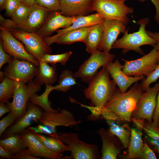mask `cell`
I'll use <instances>...</instances> for the list:
<instances>
[{
    "label": "cell",
    "mask_w": 159,
    "mask_h": 159,
    "mask_svg": "<svg viewBox=\"0 0 159 159\" xmlns=\"http://www.w3.org/2000/svg\"><path fill=\"white\" fill-rule=\"evenodd\" d=\"M144 91L141 83L138 82L124 93L116 88L111 99L102 109L116 115L122 122H129L131 121L132 115Z\"/></svg>",
    "instance_id": "1"
},
{
    "label": "cell",
    "mask_w": 159,
    "mask_h": 159,
    "mask_svg": "<svg viewBox=\"0 0 159 159\" xmlns=\"http://www.w3.org/2000/svg\"><path fill=\"white\" fill-rule=\"evenodd\" d=\"M88 84V87L83 90L84 95L100 115L102 108L114 94L116 84L110 79V73L105 66L102 67Z\"/></svg>",
    "instance_id": "2"
},
{
    "label": "cell",
    "mask_w": 159,
    "mask_h": 159,
    "mask_svg": "<svg viewBox=\"0 0 159 159\" xmlns=\"http://www.w3.org/2000/svg\"><path fill=\"white\" fill-rule=\"evenodd\" d=\"M149 22V19L144 18L140 19L138 23L140 25L139 30L132 33L126 32L121 38L117 40L113 44L112 49H122V54L128 51L133 50L138 53L144 55L143 50L140 47L149 45L153 47L156 41L148 34L145 29L146 25Z\"/></svg>",
    "instance_id": "3"
},
{
    "label": "cell",
    "mask_w": 159,
    "mask_h": 159,
    "mask_svg": "<svg viewBox=\"0 0 159 159\" xmlns=\"http://www.w3.org/2000/svg\"><path fill=\"white\" fill-rule=\"evenodd\" d=\"M126 0H93L92 10L99 14L104 19L118 20L126 25L129 21L128 14L134 12L133 8L125 4Z\"/></svg>",
    "instance_id": "4"
},
{
    "label": "cell",
    "mask_w": 159,
    "mask_h": 159,
    "mask_svg": "<svg viewBox=\"0 0 159 159\" xmlns=\"http://www.w3.org/2000/svg\"><path fill=\"white\" fill-rule=\"evenodd\" d=\"M41 88L33 80L28 83L16 81L12 101L8 102L6 105L17 120L26 113L27 103L30 98Z\"/></svg>",
    "instance_id": "5"
},
{
    "label": "cell",
    "mask_w": 159,
    "mask_h": 159,
    "mask_svg": "<svg viewBox=\"0 0 159 159\" xmlns=\"http://www.w3.org/2000/svg\"><path fill=\"white\" fill-rule=\"evenodd\" d=\"M59 138L69 147L70 156L74 159L101 158L98 146L80 140L77 134L72 132L57 133Z\"/></svg>",
    "instance_id": "6"
},
{
    "label": "cell",
    "mask_w": 159,
    "mask_h": 159,
    "mask_svg": "<svg viewBox=\"0 0 159 159\" xmlns=\"http://www.w3.org/2000/svg\"><path fill=\"white\" fill-rule=\"evenodd\" d=\"M121 59L125 62L122 71L127 76L147 77L159 63V53L153 48L148 53L138 59L132 60L123 58Z\"/></svg>",
    "instance_id": "7"
},
{
    "label": "cell",
    "mask_w": 159,
    "mask_h": 159,
    "mask_svg": "<svg viewBox=\"0 0 159 159\" xmlns=\"http://www.w3.org/2000/svg\"><path fill=\"white\" fill-rule=\"evenodd\" d=\"M89 58L74 73L75 78H81V81L89 83L97 73L101 67L105 66L112 62L115 57L114 54L105 53L98 49L93 52Z\"/></svg>",
    "instance_id": "8"
},
{
    "label": "cell",
    "mask_w": 159,
    "mask_h": 159,
    "mask_svg": "<svg viewBox=\"0 0 159 159\" xmlns=\"http://www.w3.org/2000/svg\"><path fill=\"white\" fill-rule=\"evenodd\" d=\"M159 92V82L152 87H150L144 92L132 115L131 121L144 122L146 120L152 123Z\"/></svg>",
    "instance_id": "9"
},
{
    "label": "cell",
    "mask_w": 159,
    "mask_h": 159,
    "mask_svg": "<svg viewBox=\"0 0 159 159\" xmlns=\"http://www.w3.org/2000/svg\"><path fill=\"white\" fill-rule=\"evenodd\" d=\"M11 32L15 38L25 45L28 52L39 62L43 55L52 52L51 47L45 42L44 37L37 32L21 29Z\"/></svg>",
    "instance_id": "10"
},
{
    "label": "cell",
    "mask_w": 159,
    "mask_h": 159,
    "mask_svg": "<svg viewBox=\"0 0 159 159\" xmlns=\"http://www.w3.org/2000/svg\"><path fill=\"white\" fill-rule=\"evenodd\" d=\"M39 68L28 61L13 57L3 72L5 77L8 78L16 81L28 83L33 80Z\"/></svg>",
    "instance_id": "11"
},
{
    "label": "cell",
    "mask_w": 159,
    "mask_h": 159,
    "mask_svg": "<svg viewBox=\"0 0 159 159\" xmlns=\"http://www.w3.org/2000/svg\"><path fill=\"white\" fill-rule=\"evenodd\" d=\"M0 37L5 51L13 57L28 61L39 66V62L26 50L20 41L15 38L11 31L0 26Z\"/></svg>",
    "instance_id": "12"
},
{
    "label": "cell",
    "mask_w": 159,
    "mask_h": 159,
    "mask_svg": "<svg viewBox=\"0 0 159 159\" xmlns=\"http://www.w3.org/2000/svg\"><path fill=\"white\" fill-rule=\"evenodd\" d=\"M43 110L29 100L27 103L26 113L6 130L0 137L1 139L5 138L13 135L20 134L33 122H39V120L44 112Z\"/></svg>",
    "instance_id": "13"
},
{
    "label": "cell",
    "mask_w": 159,
    "mask_h": 159,
    "mask_svg": "<svg viewBox=\"0 0 159 159\" xmlns=\"http://www.w3.org/2000/svg\"><path fill=\"white\" fill-rule=\"evenodd\" d=\"M102 24V37L97 49L109 53L120 34H124L128 29H126V25L122 21L118 20L105 19Z\"/></svg>",
    "instance_id": "14"
},
{
    "label": "cell",
    "mask_w": 159,
    "mask_h": 159,
    "mask_svg": "<svg viewBox=\"0 0 159 159\" xmlns=\"http://www.w3.org/2000/svg\"><path fill=\"white\" fill-rule=\"evenodd\" d=\"M53 133L57 132L56 127L58 126L67 127L77 125L81 123L77 120L74 115L70 111L64 109L59 112L44 111L39 120Z\"/></svg>",
    "instance_id": "15"
},
{
    "label": "cell",
    "mask_w": 159,
    "mask_h": 159,
    "mask_svg": "<svg viewBox=\"0 0 159 159\" xmlns=\"http://www.w3.org/2000/svg\"><path fill=\"white\" fill-rule=\"evenodd\" d=\"M20 134L30 153L32 156L46 159H64L62 153H55L47 148L28 128Z\"/></svg>",
    "instance_id": "16"
},
{
    "label": "cell",
    "mask_w": 159,
    "mask_h": 159,
    "mask_svg": "<svg viewBox=\"0 0 159 159\" xmlns=\"http://www.w3.org/2000/svg\"><path fill=\"white\" fill-rule=\"evenodd\" d=\"M77 16H65L59 11H50L44 24L37 32L44 38L49 37L59 29L70 26L76 20Z\"/></svg>",
    "instance_id": "17"
},
{
    "label": "cell",
    "mask_w": 159,
    "mask_h": 159,
    "mask_svg": "<svg viewBox=\"0 0 159 159\" xmlns=\"http://www.w3.org/2000/svg\"><path fill=\"white\" fill-rule=\"evenodd\" d=\"M105 66L112 80L122 93L126 92L133 84L145 78V76L138 77L127 76L122 71L123 65L117 59L113 62L109 63Z\"/></svg>",
    "instance_id": "18"
},
{
    "label": "cell",
    "mask_w": 159,
    "mask_h": 159,
    "mask_svg": "<svg viewBox=\"0 0 159 159\" xmlns=\"http://www.w3.org/2000/svg\"><path fill=\"white\" fill-rule=\"evenodd\" d=\"M104 19L98 13L89 14L85 16H77L76 20L67 28L58 29L56 34L44 37L45 42L50 46L55 43L56 40L61 35L69 31L85 26H90L95 24L102 23Z\"/></svg>",
    "instance_id": "19"
},
{
    "label": "cell",
    "mask_w": 159,
    "mask_h": 159,
    "mask_svg": "<svg viewBox=\"0 0 159 159\" xmlns=\"http://www.w3.org/2000/svg\"><path fill=\"white\" fill-rule=\"evenodd\" d=\"M59 11L69 16H85L93 11V0H59Z\"/></svg>",
    "instance_id": "20"
},
{
    "label": "cell",
    "mask_w": 159,
    "mask_h": 159,
    "mask_svg": "<svg viewBox=\"0 0 159 159\" xmlns=\"http://www.w3.org/2000/svg\"><path fill=\"white\" fill-rule=\"evenodd\" d=\"M47 9L35 3L31 10L25 24L19 29L37 32L42 26L50 11Z\"/></svg>",
    "instance_id": "21"
},
{
    "label": "cell",
    "mask_w": 159,
    "mask_h": 159,
    "mask_svg": "<svg viewBox=\"0 0 159 159\" xmlns=\"http://www.w3.org/2000/svg\"><path fill=\"white\" fill-rule=\"evenodd\" d=\"M102 140L101 159H116L120 153V148L117 139L109 130L101 128L97 130Z\"/></svg>",
    "instance_id": "22"
},
{
    "label": "cell",
    "mask_w": 159,
    "mask_h": 159,
    "mask_svg": "<svg viewBox=\"0 0 159 159\" xmlns=\"http://www.w3.org/2000/svg\"><path fill=\"white\" fill-rule=\"evenodd\" d=\"M39 62L38 71L33 81L40 86L44 84L52 86L57 80L56 65L50 66L41 60Z\"/></svg>",
    "instance_id": "23"
},
{
    "label": "cell",
    "mask_w": 159,
    "mask_h": 159,
    "mask_svg": "<svg viewBox=\"0 0 159 159\" xmlns=\"http://www.w3.org/2000/svg\"><path fill=\"white\" fill-rule=\"evenodd\" d=\"M131 135L128 147L124 159H135L139 158L141 150L144 143L142 130L137 128L130 129Z\"/></svg>",
    "instance_id": "24"
},
{
    "label": "cell",
    "mask_w": 159,
    "mask_h": 159,
    "mask_svg": "<svg viewBox=\"0 0 159 159\" xmlns=\"http://www.w3.org/2000/svg\"><path fill=\"white\" fill-rule=\"evenodd\" d=\"M28 128L32 130L44 145L49 150L58 153L67 151H70L69 147L59 138L58 134L54 136L46 137L35 132L29 127Z\"/></svg>",
    "instance_id": "25"
},
{
    "label": "cell",
    "mask_w": 159,
    "mask_h": 159,
    "mask_svg": "<svg viewBox=\"0 0 159 159\" xmlns=\"http://www.w3.org/2000/svg\"><path fill=\"white\" fill-rule=\"evenodd\" d=\"M91 26L83 27L67 32L59 37L55 43L61 44H70L77 42L84 43Z\"/></svg>",
    "instance_id": "26"
},
{
    "label": "cell",
    "mask_w": 159,
    "mask_h": 159,
    "mask_svg": "<svg viewBox=\"0 0 159 159\" xmlns=\"http://www.w3.org/2000/svg\"><path fill=\"white\" fill-rule=\"evenodd\" d=\"M103 30L102 23L91 26V29L84 42L86 46V51L89 53L91 54L97 49L102 39Z\"/></svg>",
    "instance_id": "27"
},
{
    "label": "cell",
    "mask_w": 159,
    "mask_h": 159,
    "mask_svg": "<svg viewBox=\"0 0 159 159\" xmlns=\"http://www.w3.org/2000/svg\"><path fill=\"white\" fill-rule=\"evenodd\" d=\"M109 130L119 139L124 148H127L130 142V129L127 125H120L121 123L111 120H107Z\"/></svg>",
    "instance_id": "28"
},
{
    "label": "cell",
    "mask_w": 159,
    "mask_h": 159,
    "mask_svg": "<svg viewBox=\"0 0 159 159\" xmlns=\"http://www.w3.org/2000/svg\"><path fill=\"white\" fill-rule=\"evenodd\" d=\"M0 146L13 155H16L27 148L20 134L11 135L0 140Z\"/></svg>",
    "instance_id": "29"
},
{
    "label": "cell",
    "mask_w": 159,
    "mask_h": 159,
    "mask_svg": "<svg viewBox=\"0 0 159 159\" xmlns=\"http://www.w3.org/2000/svg\"><path fill=\"white\" fill-rule=\"evenodd\" d=\"M58 83L54 86L55 90L63 92L68 91L72 86L77 84L74 73L68 69L62 71L59 77Z\"/></svg>",
    "instance_id": "30"
},
{
    "label": "cell",
    "mask_w": 159,
    "mask_h": 159,
    "mask_svg": "<svg viewBox=\"0 0 159 159\" xmlns=\"http://www.w3.org/2000/svg\"><path fill=\"white\" fill-rule=\"evenodd\" d=\"M16 81L5 77L0 84V102L7 103L13 97Z\"/></svg>",
    "instance_id": "31"
},
{
    "label": "cell",
    "mask_w": 159,
    "mask_h": 159,
    "mask_svg": "<svg viewBox=\"0 0 159 159\" xmlns=\"http://www.w3.org/2000/svg\"><path fill=\"white\" fill-rule=\"evenodd\" d=\"M72 54V52L71 51L56 54H46L43 55L41 60L46 63H49L52 65H55L58 63L64 65Z\"/></svg>",
    "instance_id": "32"
},
{
    "label": "cell",
    "mask_w": 159,
    "mask_h": 159,
    "mask_svg": "<svg viewBox=\"0 0 159 159\" xmlns=\"http://www.w3.org/2000/svg\"><path fill=\"white\" fill-rule=\"evenodd\" d=\"M31 7L25 4L21 3L15 11L11 17L19 27L25 23L31 10Z\"/></svg>",
    "instance_id": "33"
},
{
    "label": "cell",
    "mask_w": 159,
    "mask_h": 159,
    "mask_svg": "<svg viewBox=\"0 0 159 159\" xmlns=\"http://www.w3.org/2000/svg\"><path fill=\"white\" fill-rule=\"evenodd\" d=\"M143 130L151 139L159 142V127L147 121L144 122Z\"/></svg>",
    "instance_id": "34"
},
{
    "label": "cell",
    "mask_w": 159,
    "mask_h": 159,
    "mask_svg": "<svg viewBox=\"0 0 159 159\" xmlns=\"http://www.w3.org/2000/svg\"><path fill=\"white\" fill-rule=\"evenodd\" d=\"M159 78V63L155 69L146 78L142 80L141 83L143 90L146 91L150 87V85L155 82Z\"/></svg>",
    "instance_id": "35"
},
{
    "label": "cell",
    "mask_w": 159,
    "mask_h": 159,
    "mask_svg": "<svg viewBox=\"0 0 159 159\" xmlns=\"http://www.w3.org/2000/svg\"><path fill=\"white\" fill-rule=\"evenodd\" d=\"M16 120L17 119L10 112L7 115L1 119L0 121V137L6 129L14 124Z\"/></svg>",
    "instance_id": "36"
},
{
    "label": "cell",
    "mask_w": 159,
    "mask_h": 159,
    "mask_svg": "<svg viewBox=\"0 0 159 159\" xmlns=\"http://www.w3.org/2000/svg\"><path fill=\"white\" fill-rule=\"evenodd\" d=\"M35 3L51 11L59 10V0H35Z\"/></svg>",
    "instance_id": "37"
},
{
    "label": "cell",
    "mask_w": 159,
    "mask_h": 159,
    "mask_svg": "<svg viewBox=\"0 0 159 159\" xmlns=\"http://www.w3.org/2000/svg\"><path fill=\"white\" fill-rule=\"evenodd\" d=\"M139 158L141 159H157L154 151L150 148L145 141L141 150Z\"/></svg>",
    "instance_id": "38"
},
{
    "label": "cell",
    "mask_w": 159,
    "mask_h": 159,
    "mask_svg": "<svg viewBox=\"0 0 159 159\" xmlns=\"http://www.w3.org/2000/svg\"><path fill=\"white\" fill-rule=\"evenodd\" d=\"M0 24L1 26L11 32L19 29L17 24L12 19L5 18L0 14Z\"/></svg>",
    "instance_id": "39"
},
{
    "label": "cell",
    "mask_w": 159,
    "mask_h": 159,
    "mask_svg": "<svg viewBox=\"0 0 159 159\" xmlns=\"http://www.w3.org/2000/svg\"><path fill=\"white\" fill-rule=\"evenodd\" d=\"M21 3L19 0H8L5 9L6 14L11 17Z\"/></svg>",
    "instance_id": "40"
},
{
    "label": "cell",
    "mask_w": 159,
    "mask_h": 159,
    "mask_svg": "<svg viewBox=\"0 0 159 159\" xmlns=\"http://www.w3.org/2000/svg\"><path fill=\"white\" fill-rule=\"evenodd\" d=\"M4 50L2 40L0 39V69L6 63H9L12 60L13 57L8 54Z\"/></svg>",
    "instance_id": "41"
},
{
    "label": "cell",
    "mask_w": 159,
    "mask_h": 159,
    "mask_svg": "<svg viewBox=\"0 0 159 159\" xmlns=\"http://www.w3.org/2000/svg\"><path fill=\"white\" fill-rule=\"evenodd\" d=\"M13 159H41L40 157H36L32 155L26 148L17 154L13 155Z\"/></svg>",
    "instance_id": "42"
},
{
    "label": "cell",
    "mask_w": 159,
    "mask_h": 159,
    "mask_svg": "<svg viewBox=\"0 0 159 159\" xmlns=\"http://www.w3.org/2000/svg\"><path fill=\"white\" fill-rule=\"evenodd\" d=\"M29 127L36 132L47 134L50 136H55L57 134V132L53 133L43 125L39 124L37 126Z\"/></svg>",
    "instance_id": "43"
},
{
    "label": "cell",
    "mask_w": 159,
    "mask_h": 159,
    "mask_svg": "<svg viewBox=\"0 0 159 159\" xmlns=\"http://www.w3.org/2000/svg\"><path fill=\"white\" fill-rule=\"evenodd\" d=\"M159 122V92L157 98V105L153 117L152 123L155 127H158Z\"/></svg>",
    "instance_id": "44"
},
{
    "label": "cell",
    "mask_w": 159,
    "mask_h": 159,
    "mask_svg": "<svg viewBox=\"0 0 159 159\" xmlns=\"http://www.w3.org/2000/svg\"><path fill=\"white\" fill-rule=\"evenodd\" d=\"M144 138L145 141L149 143L159 155V142L151 139L147 135L145 136Z\"/></svg>",
    "instance_id": "45"
},
{
    "label": "cell",
    "mask_w": 159,
    "mask_h": 159,
    "mask_svg": "<svg viewBox=\"0 0 159 159\" xmlns=\"http://www.w3.org/2000/svg\"><path fill=\"white\" fill-rule=\"evenodd\" d=\"M147 32L149 36L156 41V44L153 47L159 53V32H153L149 31H147Z\"/></svg>",
    "instance_id": "46"
},
{
    "label": "cell",
    "mask_w": 159,
    "mask_h": 159,
    "mask_svg": "<svg viewBox=\"0 0 159 159\" xmlns=\"http://www.w3.org/2000/svg\"><path fill=\"white\" fill-rule=\"evenodd\" d=\"M144 1L145 0H140ZM154 5L156 11V13L154 18L155 21L159 23V0H150Z\"/></svg>",
    "instance_id": "47"
},
{
    "label": "cell",
    "mask_w": 159,
    "mask_h": 159,
    "mask_svg": "<svg viewBox=\"0 0 159 159\" xmlns=\"http://www.w3.org/2000/svg\"><path fill=\"white\" fill-rule=\"evenodd\" d=\"M0 156L8 159H13V155L0 146Z\"/></svg>",
    "instance_id": "48"
},
{
    "label": "cell",
    "mask_w": 159,
    "mask_h": 159,
    "mask_svg": "<svg viewBox=\"0 0 159 159\" xmlns=\"http://www.w3.org/2000/svg\"><path fill=\"white\" fill-rule=\"evenodd\" d=\"M4 104L2 102L0 103V117L6 113L10 112V109Z\"/></svg>",
    "instance_id": "49"
},
{
    "label": "cell",
    "mask_w": 159,
    "mask_h": 159,
    "mask_svg": "<svg viewBox=\"0 0 159 159\" xmlns=\"http://www.w3.org/2000/svg\"><path fill=\"white\" fill-rule=\"evenodd\" d=\"M25 4L28 7H32L35 3V0H25Z\"/></svg>",
    "instance_id": "50"
},
{
    "label": "cell",
    "mask_w": 159,
    "mask_h": 159,
    "mask_svg": "<svg viewBox=\"0 0 159 159\" xmlns=\"http://www.w3.org/2000/svg\"><path fill=\"white\" fill-rule=\"evenodd\" d=\"M8 0H0V10L5 9L6 4Z\"/></svg>",
    "instance_id": "51"
},
{
    "label": "cell",
    "mask_w": 159,
    "mask_h": 159,
    "mask_svg": "<svg viewBox=\"0 0 159 159\" xmlns=\"http://www.w3.org/2000/svg\"><path fill=\"white\" fill-rule=\"evenodd\" d=\"M5 75L3 71H1L0 72V82L2 81L3 79L5 77Z\"/></svg>",
    "instance_id": "52"
},
{
    "label": "cell",
    "mask_w": 159,
    "mask_h": 159,
    "mask_svg": "<svg viewBox=\"0 0 159 159\" xmlns=\"http://www.w3.org/2000/svg\"><path fill=\"white\" fill-rule=\"evenodd\" d=\"M21 3L25 4V0H19Z\"/></svg>",
    "instance_id": "53"
},
{
    "label": "cell",
    "mask_w": 159,
    "mask_h": 159,
    "mask_svg": "<svg viewBox=\"0 0 159 159\" xmlns=\"http://www.w3.org/2000/svg\"><path fill=\"white\" fill-rule=\"evenodd\" d=\"M158 127H159V124H158Z\"/></svg>",
    "instance_id": "54"
}]
</instances>
